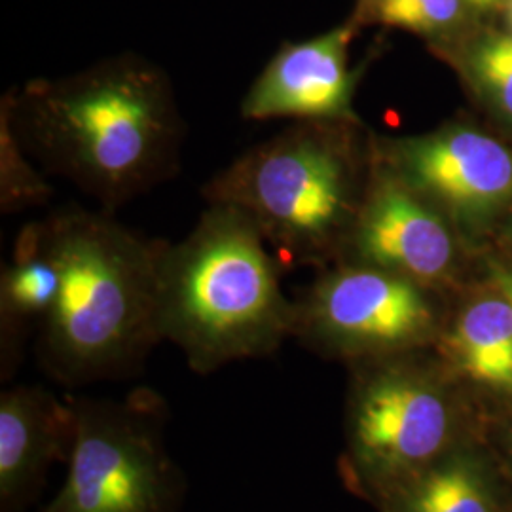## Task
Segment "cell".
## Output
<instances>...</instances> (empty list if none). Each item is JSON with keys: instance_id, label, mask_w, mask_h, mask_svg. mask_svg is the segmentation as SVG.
<instances>
[{"instance_id": "6", "label": "cell", "mask_w": 512, "mask_h": 512, "mask_svg": "<svg viewBox=\"0 0 512 512\" xmlns=\"http://www.w3.org/2000/svg\"><path fill=\"white\" fill-rule=\"evenodd\" d=\"M293 302L294 340L325 355L395 357L437 323L427 287L365 264L338 262Z\"/></svg>"}, {"instance_id": "14", "label": "cell", "mask_w": 512, "mask_h": 512, "mask_svg": "<svg viewBox=\"0 0 512 512\" xmlns=\"http://www.w3.org/2000/svg\"><path fill=\"white\" fill-rule=\"evenodd\" d=\"M387 499L391 512H492L482 476L461 458L433 463Z\"/></svg>"}, {"instance_id": "3", "label": "cell", "mask_w": 512, "mask_h": 512, "mask_svg": "<svg viewBox=\"0 0 512 512\" xmlns=\"http://www.w3.org/2000/svg\"><path fill=\"white\" fill-rule=\"evenodd\" d=\"M283 266L255 222L232 205L207 203L196 226L165 241L158 266L160 342L181 349L198 374L268 357L293 338L294 302Z\"/></svg>"}, {"instance_id": "19", "label": "cell", "mask_w": 512, "mask_h": 512, "mask_svg": "<svg viewBox=\"0 0 512 512\" xmlns=\"http://www.w3.org/2000/svg\"><path fill=\"white\" fill-rule=\"evenodd\" d=\"M465 2L471 4L476 10H490V8H494L497 4H501L503 0H465Z\"/></svg>"}, {"instance_id": "20", "label": "cell", "mask_w": 512, "mask_h": 512, "mask_svg": "<svg viewBox=\"0 0 512 512\" xmlns=\"http://www.w3.org/2000/svg\"><path fill=\"white\" fill-rule=\"evenodd\" d=\"M376 2H378V0H359V8H357V18H361V16L365 14L366 10H368V8L372 6V4H376Z\"/></svg>"}, {"instance_id": "2", "label": "cell", "mask_w": 512, "mask_h": 512, "mask_svg": "<svg viewBox=\"0 0 512 512\" xmlns=\"http://www.w3.org/2000/svg\"><path fill=\"white\" fill-rule=\"evenodd\" d=\"M42 220L59 291L38 327L40 365L65 385L129 374L162 344L156 296L164 239L147 238L103 209L63 207Z\"/></svg>"}, {"instance_id": "10", "label": "cell", "mask_w": 512, "mask_h": 512, "mask_svg": "<svg viewBox=\"0 0 512 512\" xmlns=\"http://www.w3.org/2000/svg\"><path fill=\"white\" fill-rule=\"evenodd\" d=\"M351 19L323 35L283 42L241 99L249 122H357L353 95L359 73L349 67Z\"/></svg>"}, {"instance_id": "13", "label": "cell", "mask_w": 512, "mask_h": 512, "mask_svg": "<svg viewBox=\"0 0 512 512\" xmlns=\"http://www.w3.org/2000/svg\"><path fill=\"white\" fill-rule=\"evenodd\" d=\"M456 365L480 384L512 391V304L507 298L476 300L448 338Z\"/></svg>"}, {"instance_id": "18", "label": "cell", "mask_w": 512, "mask_h": 512, "mask_svg": "<svg viewBox=\"0 0 512 512\" xmlns=\"http://www.w3.org/2000/svg\"><path fill=\"white\" fill-rule=\"evenodd\" d=\"M494 279L501 294L512 304V272L494 268Z\"/></svg>"}, {"instance_id": "15", "label": "cell", "mask_w": 512, "mask_h": 512, "mask_svg": "<svg viewBox=\"0 0 512 512\" xmlns=\"http://www.w3.org/2000/svg\"><path fill=\"white\" fill-rule=\"evenodd\" d=\"M54 188L31 162L12 118L8 93L0 99V211L16 215L52 200Z\"/></svg>"}, {"instance_id": "5", "label": "cell", "mask_w": 512, "mask_h": 512, "mask_svg": "<svg viewBox=\"0 0 512 512\" xmlns=\"http://www.w3.org/2000/svg\"><path fill=\"white\" fill-rule=\"evenodd\" d=\"M71 406L67 476L42 512H175L179 471L145 408L92 399Z\"/></svg>"}, {"instance_id": "8", "label": "cell", "mask_w": 512, "mask_h": 512, "mask_svg": "<svg viewBox=\"0 0 512 512\" xmlns=\"http://www.w3.org/2000/svg\"><path fill=\"white\" fill-rule=\"evenodd\" d=\"M376 154L425 200L469 226L512 203V150L467 128H446L376 145Z\"/></svg>"}, {"instance_id": "22", "label": "cell", "mask_w": 512, "mask_h": 512, "mask_svg": "<svg viewBox=\"0 0 512 512\" xmlns=\"http://www.w3.org/2000/svg\"><path fill=\"white\" fill-rule=\"evenodd\" d=\"M507 16H509V23H511L512 29V0H509V2H507Z\"/></svg>"}, {"instance_id": "11", "label": "cell", "mask_w": 512, "mask_h": 512, "mask_svg": "<svg viewBox=\"0 0 512 512\" xmlns=\"http://www.w3.org/2000/svg\"><path fill=\"white\" fill-rule=\"evenodd\" d=\"M73 406L52 393L18 385L0 395V512L25 509L55 459L67 458Z\"/></svg>"}, {"instance_id": "9", "label": "cell", "mask_w": 512, "mask_h": 512, "mask_svg": "<svg viewBox=\"0 0 512 512\" xmlns=\"http://www.w3.org/2000/svg\"><path fill=\"white\" fill-rule=\"evenodd\" d=\"M454 260L456 241L444 213L376 154L365 198L338 262L380 268L431 287L450 275Z\"/></svg>"}, {"instance_id": "21", "label": "cell", "mask_w": 512, "mask_h": 512, "mask_svg": "<svg viewBox=\"0 0 512 512\" xmlns=\"http://www.w3.org/2000/svg\"><path fill=\"white\" fill-rule=\"evenodd\" d=\"M505 236H507V239H509V241L512 243V217L511 220H509V226H507V230H505Z\"/></svg>"}, {"instance_id": "17", "label": "cell", "mask_w": 512, "mask_h": 512, "mask_svg": "<svg viewBox=\"0 0 512 512\" xmlns=\"http://www.w3.org/2000/svg\"><path fill=\"white\" fill-rule=\"evenodd\" d=\"M469 69L480 92L512 118V37L480 42L471 54Z\"/></svg>"}, {"instance_id": "12", "label": "cell", "mask_w": 512, "mask_h": 512, "mask_svg": "<svg viewBox=\"0 0 512 512\" xmlns=\"http://www.w3.org/2000/svg\"><path fill=\"white\" fill-rule=\"evenodd\" d=\"M59 274L46 249L44 220L19 230L14 255L0 277V357L6 376L18 365L21 346L54 306Z\"/></svg>"}, {"instance_id": "1", "label": "cell", "mask_w": 512, "mask_h": 512, "mask_svg": "<svg viewBox=\"0 0 512 512\" xmlns=\"http://www.w3.org/2000/svg\"><path fill=\"white\" fill-rule=\"evenodd\" d=\"M19 139L50 175L114 213L177 177L184 120L171 78L135 54L8 90Z\"/></svg>"}, {"instance_id": "7", "label": "cell", "mask_w": 512, "mask_h": 512, "mask_svg": "<svg viewBox=\"0 0 512 512\" xmlns=\"http://www.w3.org/2000/svg\"><path fill=\"white\" fill-rule=\"evenodd\" d=\"M450 429L452 414L439 385L387 357L355 387L349 465L363 484L389 497L439 461Z\"/></svg>"}, {"instance_id": "16", "label": "cell", "mask_w": 512, "mask_h": 512, "mask_svg": "<svg viewBox=\"0 0 512 512\" xmlns=\"http://www.w3.org/2000/svg\"><path fill=\"white\" fill-rule=\"evenodd\" d=\"M461 14L463 0H378L353 21H376L385 27L431 37L454 27Z\"/></svg>"}, {"instance_id": "4", "label": "cell", "mask_w": 512, "mask_h": 512, "mask_svg": "<svg viewBox=\"0 0 512 512\" xmlns=\"http://www.w3.org/2000/svg\"><path fill=\"white\" fill-rule=\"evenodd\" d=\"M353 126L291 122L222 167L203 200L243 211L283 270L325 266L342 255L370 183L361 184Z\"/></svg>"}]
</instances>
